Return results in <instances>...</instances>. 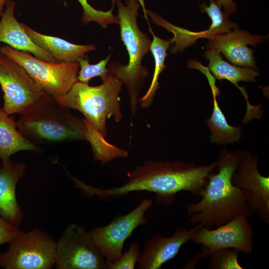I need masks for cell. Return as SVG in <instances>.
Masks as SVG:
<instances>
[{"mask_svg":"<svg viewBox=\"0 0 269 269\" xmlns=\"http://www.w3.org/2000/svg\"><path fill=\"white\" fill-rule=\"evenodd\" d=\"M217 167V161L206 165H196L179 160H147L129 172L128 181L120 187L104 189L83 182L80 188L87 196H98L106 201L132 192L147 191L155 193L158 202L170 204L180 191L200 196L209 176Z\"/></svg>","mask_w":269,"mask_h":269,"instance_id":"1","label":"cell"},{"mask_svg":"<svg viewBox=\"0 0 269 269\" xmlns=\"http://www.w3.org/2000/svg\"><path fill=\"white\" fill-rule=\"evenodd\" d=\"M242 151H231L226 147L220 151L217 161L218 172L211 173L202 190L201 200L185 206L188 220L195 226L201 224L208 229L217 227L240 215H254L242 191L232 181L238 166Z\"/></svg>","mask_w":269,"mask_h":269,"instance_id":"2","label":"cell"},{"mask_svg":"<svg viewBox=\"0 0 269 269\" xmlns=\"http://www.w3.org/2000/svg\"><path fill=\"white\" fill-rule=\"evenodd\" d=\"M69 109L45 93L20 115L16 122L18 129L25 138L36 145L87 140L88 127L85 120L77 118Z\"/></svg>","mask_w":269,"mask_h":269,"instance_id":"3","label":"cell"},{"mask_svg":"<svg viewBox=\"0 0 269 269\" xmlns=\"http://www.w3.org/2000/svg\"><path fill=\"white\" fill-rule=\"evenodd\" d=\"M118 7V23L120 27L121 39L129 55L126 65L114 63L108 67L109 73L125 85L129 98L132 114L134 115L139 103L138 95L148 75V70L141 62L150 50L151 41L137 24L138 9L144 0H127L126 4L120 0H115Z\"/></svg>","mask_w":269,"mask_h":269,"instance_id":"4","label":"cell"},{"mask_svg":"<svg viewBox=\"0 0 269 269\" xmlns=\"http://www.w3.org/2000/svg\"><path fill=\"white\" fill-rule=\"evenodd\" d=\"M122 85L110 73L98 86L77 81L66 94L63 104L81 112L85 120L105 137L107 119L113 117L119 122L122 119L119 97Z\"/></svg>","mask_w":269,"mask_h":269,"instance_id":"5","label":"cell"},{"mask_svg":"<svg viewBox=\"0 0 269 269\" xmlns=\"http://www.w3.org/2000/svg\"><path fill=\"white\" fill-rule=\"evenodd\" d=\"M0 53L21 65L42 91L63 104L66 94L77 81V62H47L8 45L0 47Z\"/></svg>","mask_w":269,"mask_h":269,"instance_id":"6","label":"cell"},{"mask_svg":"<svg viewBox=\"0 0 269 269\" xmlns=\"http://www.w3.org/2000/svg\"><path fill=\"white\" fill-rule=\"evenodd\" d=\"M0 254V268L4 269H50L55 265L56 242L38 229L23 231Z\"/></svg>","mask_w":269,"mask_h":269,"instance_id":"7","label":"cell"},{"mask_svg":"<svg viewBox=\"0 0 269 269\" xmlns=\"http://www.w3.org/2000/svg\"><path fill=\"white\" fill-rule=\"evenodd\" d=\"M254 235L253 226L249 222L248 216L244 215L238 216L215 229L201 226L194 232L191 240L201 245L202 251L185 263V266L187 269H193L200 259L222 249H235L247 255H251Z\"/></svg>","mask_w":269,"mask_h":269,"instance_id":"8","label":"cell"},{"mask_svg":"<svg viewBox=\"0 0 269 269\" xmlns=\"http://www.w3.org/2000/svg\"><path fill=\"white\" fill-rule=\"evenodd\" d=\"M57 269H106V259L81 225L71 224L56 242Z\"/></svg>","mask_w":269,"mask_h":269,"instance_id":"9","label":"cell"},{"mask_svg":"<svg viewBox=\"0 0 269 269\" xmlns=\"http://www.w3.org/2000/svg\"><path fill=\"white\" fill-rule=\"evenodd\" d=\"M0 85L4 111L9 115L23 113L45 94L19 64L0 53Z\"/></svg>","mask_w":269,"mask_h":269,"instance_id":"10","label":"cell"},{"mask_svg":"<svg viewBox=\"0 0 269 269\" xmlns=\"http://www.w3.org/2000/svg\"><path fill=\"white\" fill-rule=\"evenodd\" d=\"M152 204L151 199H143L128 214L117 215L107 225L97 227L89 231L106 261L114 262L121 257L126 239L137 227L146 224L144 215Z\"/></svg>","mask_w":269,"mask_h":269,"instance_id":"11","label":"cell"},{"mask_svg":"<svg viewBox=\"0 0 269 269\" xmlns=\"http://www.w3.org/2000/svg\"><path fill=\"white\" fill-rule=\"evenodd\" d=\"M233 184L243 192L251 211L257 213L269 223V177L260 174L258 157L242 151L241 158L233 175Z\"/></svg>","mask_w":269,"mask_h":269,"instance_id":"12","label":"cell"},{"mask_svg":"<svg viewBox=\"0 0 269 269\" xmlns=\"http://www.w3.org/2000/svg\"><path fill=\"white\" fill-rule=\"evenodd\" d=\"M201 226H203L197 224L190 230L178 227L167 238L159 233L152 236L144 243L143 251L137 262V269H161L162 265L175 257L181 248L191 240L194 232Z\"/></svg>","mask_w":269,"mask_h":269,"instance_id":"13","label":"cell"},{"mask_svg":"<svg viewBox=\"0 0 269 269\" xmlns=\"http://www.w3.org/2000/svg\"><path fill=\"white\" fill-rule=\"evenodd\" d=\"M264 36L252 35L248 31L235 28L233 31L218 35L210 39L207 49L222 52L234 64L257 70L254 50L248 45L256 46L263 42Z\"/></svg>","mask_w":269,"mask_h":269,"instance_id":"14","label":"cell"},{"mask_svg":"<svg viewBox=\"0 0 269 269\" xmlns=\"http://www.w3.org/2000/svg\"><path fill=\"white\" fill-rule=\"evenodd\" d=\"M26 164L10 158L0 162V215L19 226L23 214L16 197V187L26 171Z\"/></svg>","mask_w":269,"mask_h":269,"instance_id":"15","label":"cell"},{"mask_svg":"<svg viewBox=\"0 0 269 269\" xmlns=\"http://www.w3.org/2000/svg\"><path fill=\"white\" fill-rule=\"evenodd\" d=\"M0 20V42L11 48L28 52L36 57L50 62H57L48 52L36 45L26 32L22 23L15 17V1L8 0Z\"/></svg>","mask_w":269,"mask_h":269,"instance_id":"16","label":"cell"},{"mask_svg":"<svg viewBox=\"0 0 269 269\" xmlns=\"http://www.w3.org/2000/svg\"><path fill=\"white\" fill-rule=\"evenodd\" d=\"M26 32L38 46L50 53L57 62H77L85 54L96 49L94 45H78L58 37L39 33L22 23Z\"/></svg>","mask_w":269,"mask_h":269,"instance_id":"17","label":"cell"},{"mask_svg":"<svg viewBox=\"0 0 269 269\" xmlns=\"http://www.w3.org/2000/svg\"><path fill=\"white\" fill-rule=\"evenodd\" d=\"M202 72L207 77L213 98V112L211 117L206 120V124L211 133L210 136L211 142L226 145L238 141L242 135L241 127H234L228 124L216 100V96L219 94V90L216 86L215 78L208 71L202 70Z\"/></svg>","mask_w":269,"mask_h":269,"instance_id":"18","label":"cell"},{"mask_svg":"<svg viewBox=\"0 0 269 269\" xmlns=\"http://www.w3.org/2000/svg\"><path fill=\"white\" fill-rule=\"evenodd\" d=\"M37 145L25 138L18 129L14 118L0 106V159L6 160L23 150L38 152Z\"/></svg>","mask_w":269,"mask_h":269,"instance_id":"19","label":"cell"},{"mask_svg":"<svg viewBox=\"0 0 269 269\" xmlns=\"http://www.w3.org/2000/svg\"><path fill=\"white\" fill-rule=\"evenodd\" d=\"M205 57L209 61V68L216 79L219 80H227L238 88L244 96L247 106L249 103L248 94L243 87H240L238 82L240 81L255 82L256 77L259 75L257 70L249 67L232 65L222 58L220 52L207 49Z\"/></svg>","mask_w":269,"mask_h":269,"instance_id":"20","label":"cell"},{"mask_svg":"<svg viewBox=\"0 0 269 269\" xmlns=\"http://www.w3.org/2000/svg\"><path fill=\"white\" fill-rule=\"evenodd\" d=\"M145 18L149 25V32L152 36L150 50L154 59V70L149 87L145 95L139 99L140 107L143 108H147L150 106L155 92L159 88L158 77L166 67L164 61L167 55V49L171 44L170 40L163 39L155 35L151 29L148 18Z\"/></svg>","mask_w":269,"mask_h":269,"instance_id":"21","label":"cell"},{"mask_svg":"<svg viewBox=\"0 0 269 269\" xmlns=\"http://www.w3.org/2000/svg\"><path fill=\"white\" fill-rule=\"evenodd\" d=\"M209 2L208 5L204 3L200 5L201 9L208 14L212 22L209 29L204 31L205 38L210 39L238 27L229 20L228 15L222 11V5L217 0H209Z\"/></svg>","mask_w":269,"mask_h":269,"instance_id":"22","label":"cell"},{"mask_svg":"<svg viewBox=\"0 0 269 269\" xmlns=\"http://www.w3.org/2000/svg\"><path fill=\"white\" fill-rule=\"evenodd\" d=\"M78 1L83 9L81 21L84 24L95 21L102 27L106 28L109 24L118 23L117 16L113 13L115 4V0H112V8L107 11L94 8L88 3L87 0H78Z\"/></svg>","mask_w":269,"mask_h":269,"instance_id":"23","label":"cell"},{"mask_svg":"<svg viewBox=\"0 0 269 269\" xmlns=\"http://www.w3.org/2000/svg\"><path fill=\"white\" fill-rule=\"evenodd\" d=\"M110 58V54L105 59L100 60L95 64L89 63V59L85 57L78 59L80 70L78 71L77 81L88 84L91 79L100 76L103 81L109 74L107 66Z\"/></svg>","mask_w":269,"mask_h":269,"instance_id":"24","label":"cell"},{"mask_svg":"<svg viewBox=\"0 0 269 269\" xmlns=\"http://www.w3.org/2000/svg\"><path fill=\"white\" fill-rule=\"evenodd\" d=\"M240 251L235 249H222L213 252L209 256L210 269H243L238 261Z\"/></svg>","mask_w":269,"mask_h":269,"instance_id":"25","label":"cell"},{"mask_svg":"<svg viewBox=\"0 0 269 269\" xmlns=\"http://www.w3.org/2000/svg\"><path fill=\"white\" fill-rule=\"evenodd\" d=\"M140 246L136 241L133 242L128 250L114 262H107L106 269H134L140 254Z\"/></svg>","mask_w":269,"mask_h":269,"instance_id":"26","label":"cell"},{"mask_svg":"<svg viewBox=\"0 0 269 269\" xmlns=\"http://www.w3.org/2000/svg\"><path fill=\"white\" fill-rule=\"evenodd\" d=\"M23 231L0 215V245L10 242Z\"/></svg>","mask_w":269,"mask_h":269,"instance_id":"27","label":"cell"},{"mask_svg":"<svg viewBox=\"0 0 269 269\" xmlns=\"http://www.w3.org/2000/svg\"><path fill=\"white\" fill-rule=\"evenodd\" d=\"M224 7L225 13L229 15L235 12L237 10V6L233 0H217Z\"/></svg>","mask_w":269,"mask_h":269,"instance_id":"28","label":"cell"},{"mask_svg":"<svg viewBox=\"0 0 269 269\" xmlns=\"http://www.w3.org/2000/svg\"><path fill=\"white\" fill-rule=\"evenodd\" d=\"M8 0H0V18L4 12V6L6 4Z\"/></svg>","mask_w":269,"mask_h":269,"instance_id":"29","label":"cell"}]
</instances>
